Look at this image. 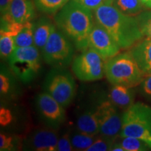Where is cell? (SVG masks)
<instances>
[{"instance_id": "6da1fadb", "label": "cell", "mask_w": 151, "mask_h": 151, "mask_svg": "<svg viewBox=\"0 0 151 151\" xmlns=\"http://www.w3.org/2000/svg\"><path fill=\"white\" fill-rule=\"evenodd\" d=\"M92 10L73 0H69L55 14L57 27L73 43L80 51L88 48V37L94 24Z\"/></svg>"}, {"instance_id": "7a4b0ae2", "label": "cell", "mask_w": 151, "mask_h": 151, "mask_svg": "<svg viewBox=\"0 0 151 151\" xmlns=\"http://www.w3.org/2000/svg\"><path fill=\"white\" fill-rule=\"evenodd\" d=\"M95 22L106 30L120 49L132 48L142 40L136 16L124 14L111 4H103L94 11Z\"/></svg>"}, {"instance_id": "3957f363", "label": "cell", "mask_w": 151, "mask_h": 151, "mask_svg": "<svg viewBox=\"0 0 151 151\" xmlns=\"http://www.w3.org/2000/svg\"><path fill=\"white\" fill-rule=\"evenodd\" d=\"M105 76L111 85L137 87L146 77L129 52L105 61Z\"/></svg>"}, {"instance_id": "277c9868", "label": "cell", "mask_w": 151, "mask_h": 151, "mask_svg": "<svg viewBox=\"0 0 151 151\" xmlns=\"http://www.w3.org/2000/svg\"><path fill=\"white\" fill-rule=\"evenodd\" d=\"M120 136L138 138L151 148V106L139 101L124 111Z\"/></svg>"}, {"instance_id": "5b68a950", "label": "cell", "mask_w": 151, "mask_h": 151, "mask_svg": "<svg viewBox=\"0 0 151 151\" xmlns=\"http://www.w3.org/2000/svg\"><path fill=\"white\" fill-rule=\"evenodd\" d=\"M41 51L35 46L16 48L9 58V67L24 84L35 80L41 69Z\"/></svg>"}, {"instance_id": "8992f818", "label": "cell", "mask_w": 151, "mask_h": 151, "mask_svg": "<svg viewBox=\"0 0 151 151\" xmlns=\"http://www.w3.org/2000/svg\"><path fill=\"white\" fill-rule=\"evenodd\" d=\"M43 90L66 108L74 99L76 84L67 68L52 67L43 81Z\"/></svg>"}, {"instance_id": "52a82bcc", "label": "cell", "mask_w": 151, "mask_h": 151, "mask_svg": "<svg viewBox=\"0 0 151 151\" xmlns=\"http://www.w3.org/2000/svg\"><path fill=\"white\" fill-rule=\"evenodd\" d=\"M75 48L69 37L57 27L41 52L43 61L51 67L67 68L72 64Z\"/></svg>"}, {"instance_id": "ba28073f", "label": "cell", "mask_w": 151, "mask_h": 151, "mask_svg": "<svg viewBox=\"0 0 151 151\" xmlns=\"http://www.w3.org/2000/svg\"><path fill=\"white\" fill-rule=\"evenodd\" d=\"M71 69L75 76L81 81L100 80L105 76V60L88 48L73 58Z\"/></svg>"}, {"instance_id": "9c48e42d", "label": "cell", "mask_w": 151, "mask_h": 151, "mask_svg": "<svg viewBox=\"0 0 151 151\" xmlns=\"http://www.w3.org/2000/svg\"><path fill=\"white\" fill-rule=\"evenodd\" d=\"M35 105L39 118L46 127L57 130L65 122V107L46 92L38 94Z\"/></svg>"}, {"instance_id": "30bf717a", "label": "cell", "mask_w": 151, "mask_h": 151, "mask_svg": "<svg viewBox=\"0 0 151 151\" xmlns=\"http://www.w3.org/2000/svg\"><path fill=\"white\" fill-rule=\"evenodd\" d=\"M119 109L109 98L98 101L96 112L99 122V134L113 138L120 136L122 125V114Z\"/></svg>"}, {"instance_id": "8fae6325", "label": "cell", "mask_w": 151, "mask_h": 151, "mask_svg": "<svg viewBox=\"0 0 151 151\" xmlns=\"http://www.w3.org/2000/svg\"><path fill=\"white\" fill-rule=\"evenodd\" d=\"M88 48L97 52L105 61L118 54L120 50L110 34L97 22H94L88 37Z\"/></svg>"}, {"instance_id": "7c38bea8", "label": "cell", "mask_w": 151, "mask_h": 151, "mask_svg": "<svg viewBox=\"0 0 151 151\" xmlns=\"http://www.w3.org/2000/svg\"><path fill=\"white\" fill-rule=\"evenodd\" d=\"M58 137L55 130L41 128L32 132L24 141L23 150L35 151H57Z\"/></svg>"}, {"instance_id": "4fadbf2b", "label": "cell", "mask_w": 151, "mask_h": 151, "mask_svg": "<svg viewBox=\"0 0 151 151\" xmlns=\"http://www.w3.org/2000/svg\"><path fill=\"white\" fill-rule=\"evenodd\" d=\"M18 77L11 68L4 64L0 67V95L4 100L14 99L20 95V88Z\"/></svg>"}, {"instance_id": "5bb4252c", "label": "cell", "mask_w": 151, "mask_h": 151, "mask_svg": "<svg viewBox=\"0 0 151 151\" xmlns=\"http://www.w3.org/2000/svg\"><path fill=\"white\" fill-rule=\"evenodd\" d=\"M129 52L144 75H151V38L146 37L139 41Z\"/></svg>"}, {"instance_id": "9a60e30c", "label": "cell", "mask_w": 151, "mask_h": 151, "mask_svg": "<svg viewBox=\"0 0 151 151\" xmlns=\"http://www.w3.org/2000/svg\"><path fill=\"white\" fill-rule=\"evenodd\" d=\"M135 95L136 90L134 87L112 85L108 98L119 109L125 111L134 104Z\"/></svg>"}, {"instance_id": "2e32d148", "label": "cell", "mask_w": 151, "mask_h": 151, "mask_svg": "<svg viewBox=\"0 0 151 151\" xmlns=\"http://www.w3.org/2000/svg\"><path fill=\"white\" fill-rule=\"evenodd\" d=\"M35 7L33 0H13L8 13L15 22L24 24L35 18Z\"/></svg>"}, {"instance_id": "e0dca14e", "label": "cell", "mask_w": 151, "mask_h": 151, "mask_svg": "<svg viewBox=\"0 0 151 151\" xmlns=\"http://www.w3.org/2000/svg\"><path fill=\"white\" fill-rule=\"evenodd\" d=\"M56 28V24L47 16L41 17L35 22V46L40 51Z\"/></svg>"}, {"instance_id": "ac0fdd59", "label": "cell", "mask_w": 151, "mask_h": 151, "mask_svg": "<svg viewBox=\"0 0 151 151\" xmlns=\"http://www.w3.org/2000/svg\"><path fill=\"white\" fill-rule=\"evenodd\" d=\"M76 129L94 136L99 134V126L96 112V106L85 110L78 117Z\"/></svg>"}, {"instance_id": "d6986e66", "label": "cell", "mask_w": 151, "mask_h": 151, "mask_svg": "<svg viewBox=\"0 0 151 151\" xmlns=\"http://www.w3.org/2000/svg\"><path fill=\"white\" fill-rule=\"evenodd\" d=\"M111 5L122 14L137 16L148 9L140 0H113Z\"/></svg>"}, {"instance_id": "ffe728a7", "label": "cell", "mask_w": 151, "mask_h": 151, "mask_svg": "<svg viewBox=\"0 0 151 151\" xmlns=\"http://www.w3.org/2000/svg\"><path fill=\"white\" fill-rule=\"evenodd\" d=\"M16 48L35 46V22H27L15 37Z\"/></svg>"}, {"instance_id": "44dd1931", "label": "cell", "mask_w": 151, "mask_h": 151, "mask_svg": "<svg viewBox=\"0 0 151 151\" xmlns=\"http://www.w3.org/2000/svg\"><path fill=\"white\" fill-rule=\"evenodd\" d=\"M73 150H87L94 143L97 136H94L76 129L69 133Z\"/></svg>"}, {"instance_id": "7402d4cb", "label": "cell", "mask_w": 151, "mask_h": 151, "mask_svg": "<svg viewBox=\"0 0 151 151\" xmlns=\"http://www.w3.org/2000/svg\"><path fill=\"white\" fill-rule=\"evenodd\" d=\"M69 1V0H33L38 10L50 15L57 14Z\"/></svg>"}, {"instance_id": "603a6c76", "label": "cell", "mask_w": 151, "mask_h": 151, "mask_svg": "<svg viewBox=\"0 0 151 151\" xmlns=\"http://www.w3.org/2000/svg\"><path fill=\"white\" fill-rule=\"evenodd\" d=\"M16 48L15 37L8 33L0 32V55L4 60L9 58Z\"/></svg>"}, {"instance_id": "cb8c5ba5", "label": "cell", "mask_w": 151, "mask_h": 151, "mask_svg": "<svg viewBox=\"0 0 151 151\" xmlns=\"http://www.w3.org/2000/svg\"><path fill=\"white\" fill-rule=\"evenodd\" d=\"M119 142L120 143L124 151H146L149 150L150 146L141 139L135 137H120Z\"/></svg>"}, {"instance_id": "d4e9b609", "label": "cell", "mask_w": 151, "mask_h": 151, "mask_svg": "<svg viewBox=\"0 0 151 151\" xmlns=\"http://www.w3.org/2000/svg\"><path fill=\"white\" fill-rule=\"evenodd\" d=\"M116 138L107 137L102 134L97 136L94 143L86 151H107L111 150Z\"/></svg>"}, {"instance_id": "484cf974", "label": "cell", "mask_w": 151, "mask_h": 151, "mask_svg": "<svg viewBox=\"0 0 151 151\" xmlns=\"http://www.w3.org/2000/svg\"><path fill=\"white\" fill-rule=\"evenodd\" d=\"M136 18L143 36L151 38V9L150 11H143Z\"/></svg>"}, {"instance_id": "4316f807", "label": "cell", "mask_w": 151, "mask_h": 151, "mask_svg": "<svg viewBox=\"0 0 151 151\" xmlns=\"http://www.w3.org/2000/svg\"><path fill=\"white\" fill-rule=\"evenodd\" d=\"M20 141L18 137L15 136L6 134L1 132L0 134V150L14 151L19 148Z\"/></svg>"}, {"instance_id": "83f0119b", "label": "cell", "mask_w": 151, "mask_h": 151, "mask_svg": "<svg viewBox=\"0 0 151 151\" xmlns=\"http://www.w3.org/2000/svg\"><path fill=\"white\" fill-rule=\"evenodd\" d=\"M139 92L144 99L151 103V75L146 76L139 85Z\"/></svg>"}, {"instance_id": "f1b7e54d", "label": "cell", "mask_w": 151, "mask_h": 151, "mask_svg": "<svg viewBox=\"0 0 151 151\" xmlns=\"http://www.w3.org/2000/svg\"><path fill=\"white\" fill-rule=\"evenodd\" d=\"M73 150L69 133L64 134L58 138L57 151H71Z\"/></svg>"}, {"instance_id": "f546056e", "label": "cell", "mask_w": 151, "mask_h": 151, "mask_svg": "<svg viewBox=\"0 0 151 151\" xmlns=\"http://www.w3.org/2000/svg\"><path fill=\"white\" fill-rule=\"evenodd\" d=\"M73 1H76L77 3L92 11L96 10L105 4V0H73Z\"/></svg>"}, {"instance_id": "4dcf8cb0", "label": "cell", "mask_w": 151, "mask_h": 151, "mask_svg": "<svg viewBox=\"0 0 151 151\" xmlns=\"http://www.w3.org/2000/svg\"><path fill=\"white\" fill-rule=\"evenodd\" d=\"M0 120H1V124L3 126H6L12 121L13 116L11 115L9 109L1 108V113H0Z\"/></svg>"}, {"instance_id": "1f68e13d", "label": "cell", "mask_w": 151, "mask_h": 151, "mask_svg": "<svg viewBox=\"0 0 151 151\" xmlns=\"http://www.w3.org/2000/svg\"><path fill=\"white\" fill-rule=\"evenodd\" d=\"M13 0H0V11L1 16L4 15L9 12L10 6Z\"/></svg>"}, {"instance_id": "d6a6232c", "label": "cell", "mask_w": 151, "mask_h": 151, "mask_svg": "<svg viewBox=\"0 0 151 151\" xmlns=\"http://www.w3.org/2000/svg\"><path fill=\"white\" fill-rule=\"evenodd\" d=\"M111 151H124V148H122L120 143L119 142V141L118 140V137L116 138V141L113 143V146L111 147Z\"/></svg>"}, {"instance_id": "836d02e7", "label": "cell", "mask_w": 151, "mask_h": 151, "mask_svg": "<svg viewBox=\"0 0 151 151\" xmlns=\"http://www.w3.org/2000/svg\"><path fill=\"white\" fill-rule=\"evenodd\" d=\"M147 9H151V0H140Z\"/></svg>"}, {"instance_id": "e575fe53", "label": "cell", "mask_w": 151, "mask_h": 151, "mask_svg": "<svg viewBox=\"0 0 151 151\" xmlns=\"http://www.w3.org/2000/svg\"><path fill=\"white\" fill-rule=\"evenodd\" d=\"M113 0H105V4H112Z\"/></svg>"}]
</instances>
